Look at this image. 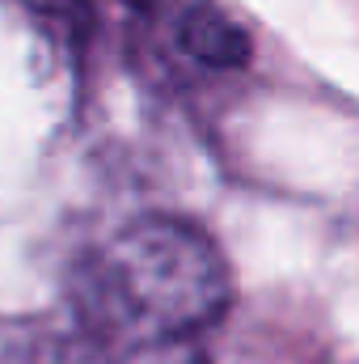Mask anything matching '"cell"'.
<instances>
[{
	"instance_id": "1",
	"label": "cell",
	"mask_w": 359,
	"mask_h": 364,
	"mask_svg": "<svg viewBox=\"0 0 359 364\" xmlns=\"http://www.w3.org/2000/svg\"><path fill=\"white\" fill-rule=\"evenodd\" d=\"M228 275L216 246L178 220H140L85 267V309L136 343L186 339L224 314Z\"/></svg>"
},
{
	"instance_id": "3",
	"label": "cell",
	"mask_w": 359,
	"mask_h": 364,
	"mask_svg": "<svg viewBox=\"0 0 359 364\" xmlns=\"http://www.w3.org/2000/svg\"><path fill=\"white\" fill-rule=\"evenodd\" d=\"M140 4H144V0H140Z\"/></svg>"
},
{
	"instance_id": "2",
	"label": "cell",
	"mask_w": 359,
	"mask_h": 364,
	"mask_svg": "<svg viewBox=\"0 0 359 364\" xmlns=\"http://www.w3.org/2000/svg\"><path fill=\"white\" fill-rule=\"evenodd\" d=\"M182 51H190L194 60H203L211 68H233V64H241L250 55V43L216 9H194L182 21Z\"/></svg>"
}]
</instances>
